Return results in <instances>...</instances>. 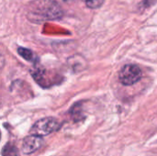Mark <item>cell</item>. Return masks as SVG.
Listing matches in <instances>:
<instances>
[{
	"label": "cell",
	"mask_w": 157,
	"mask_h": 156,
	"mask_svg": "<svg viewBox=\"0 0 157 156\" xmlns=\"http://www.w3.org/2000/svg\"><path fill=\"white\" fill-rule=\"evenodd\" d=\"M63 11L52 0H37L29 5L27 17L33 23H42L62 18Z\"/></svg>",
	"instance_id": "6da1fadb"
},
{
	"label": "cell",
	"mask_w": 157,
	"mask_h": 156,
	"mask_svg": "<svg viewBox=\"0 0 157 156\" xmlns=\"http://www.w3.org/2000/svg\"><path fill=\"white\" fill-rule=\"evenodd\" d=\"M60 128H61V123L55 118L48 117V118L40 119L38 121H36L31 127L29 133L30 135L43 137L57 131Z\"/></svg>",
	"instance_id": "7a4b0ae2"
},
{
	"label": "cell",
	"mask_w": 157,
	"mask_h": 156,
	"mask_svg": "<svg viewBox=\"0 0 157 156\" xmlns=\"http://www.w3.org/2000/svg\"><path fill=\"white\" fill-rule=\"evenodd\" d=\"M143 77L141 68L134 63L125 64L119 73V80L123 86H132Z\"/></svg>",
	"instance_id": "3957f363"
},
{
	"label": "cell",
	"mask_w": 157,
	"mask_h": 156,
	"mask_svg": "<svg viewBox=\"0 0 157 156\" xmlns=\"http://www.w3.org/2000/svg\"><path fill=\"white\" fill-rule=\"evenodd\" d=\"M44 142L41 137L35 136V135H29L24 138L22 142V153L24 154H31L36 151L40 150L43 145Z\"/></svg>",
	"instance_id": "277c9868"
},
{
	"label": "cell",
	"mask_w": 157,
	"mask_h": 156,
	"mask_svg": "<svg viewBox=\"0 0 157 156\" xmlns=\"http://www.w3.org/2000/svg\"><path fill=\"white\" fill-rule=\"evenodd\" d=\"M31 75L32 77L35 79V81L42 87H50L52 86L53 84L48 79L49 77V72L46 71L44 68L40 67V66H35L33 70H31Z\"/></svg>",
	"instance_id": "5b68a950"
},
{
	"label": "cell",
	"mask_w": 157,
	"mask_h": 156,
	"mask_svg": "<svg viewBox=\"0 0 157 156\" xmlns=\"http://www.w3.org/2000/svg\"><path fill=\"white\" fill-rule=\"evenodd\" d=\"M67 64L74 73H80L87 68L86 60L79 54H75L69 57L67 59Z\"/></svg>",
	"instance_id": "8992f818"
},
{
	"label": "cell",
	"mask_w": 157,
	"mask_h": 156,
	"mask_svg": "<svg viewBox=\"0 0 157 156\" xmlns=\"http://www.w3.org/2000/svg\"><path fill=\"white\" fill-rule=\"evenodd\" d=\"M17 53L23 59H25L26 61L36 63V58L37 57H36V55L34 54V52L31 50L27 49V48H24V47H18L17 48Z\"/></svg>",
	"instance_id": "52a82bcc"
},
{
	"label": "cell",
	"mask_w": 157,
	"mask_h": 156,
	"mask_svg": "<svg viewBox=\"0 0 157 156\" xmlns=\"http://www.w3.org/2000/svg\"><path fill=\"white\" fill-rule=\"evenodd\" d=\"M82 105L80 103H76L70 110V114L72 116V119L75 121H79L84 119V116L82 114Z\"/></svg>",
	"instance_id": "ba28073f"
},
{
	"label": "cell",
	"mask_w": 157,
	"mask_h": 156,
	"mask_svg": "<svg viewBox=\"0 0 157 156\" xmlns=\"http://www.w3.org/2000/svg\"><path fill=\"white\" fill-rule=\"evenodd\" d=\"M2 155L3 156H17L18 155V150L17 148L12 144L7 143L4 146L2 149Z\"/></svg>",
	"instance_id": "9c48e42d"
},
{
	"label": "cell",
	"mask_w": 157,
	"mask_h": 156,
	"mask_svg": "<svg viewBox=\"0 0 157 156\" xmlns=\"http://www.w3.org/2000/svg\"><path fill=\"white\" fill-rule=\"evenodd\" d=\"M83 2H85L86 6L91 9H97L99 8L100 6H102V5L104 4L105 0H82Z\"/></svg>",
	"instance_id": "30bf717a"
},
{
	"label": "cell",
	"mask_w": 157,
	"mask_h": 156,
	"mask_svg": "<svg viewBox=\"0 0 157 156\" xmlns=\"http://www.w3.org/2000/svg\"><path fill=\"white\" fill-rule=\"evenodd\" d=\"M5 65V57L4 55L0 52V71L2 70V68L4 67Z\"/></svg>",
	"instance_id": "8fae6325"
},
{
	"label": "cell",
	"mask_w": 157,
	"mask_h": 156,
	"mask_svg": "<svg viewBox=\"0 0 157 156\" xmlns=\"http://www.w3.org/2000/svg\"><path fill=\"white\" fill-rule=\"evenodd\" d=\"M52 1H54L57 4H60V3H72V2H75L76 0H52Z\"/></svg>",
	"instance_id": "7c38bea8"
},
{
	"label": "cell",
	"mask_w": 157,
	"mask_h": 156,
	"mask_svg": "<svg viewBox=\"0 0 157 156\" xmlns=\"http://www.w3.org/2000/svg\"><path fill=\"white\" fill-rule=\"evenodd\" d=\"M0 138H1V133H0Z\"/></svg>",
	"instance_id": "4fadbf2b"
}]
</instances>
